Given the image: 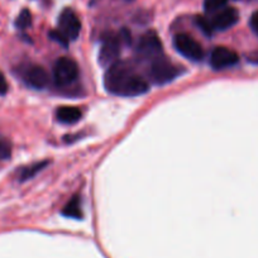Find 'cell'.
I'll return each mask as SVG.
<instances>
[{
	"label": "cell",
	"instance_id": "6da1fadb",
	"mask_svg": "<svg viewBox=\"0 0 258 258\" xmlns=\"http://www.w3.org/2000/svg\"><path fill=\"white\" fill-rule=\"evenodd\" d=\"M104 86L113 95L123 98L143 95L148 91V84L133 69L124 62H115L104 75Z\"/></svg>",
	"mask_w": 258,
	"mask_h": 258
},
{
	"label": "cell",
	"instance_id": "e0dca14e",
	"mask_svg": "<svg viewBox=\"0 0 258 258\" xmlns=\"http://www.w3.org/2000/svg\"><path fill=\"white\" fill-rule=\"evenodd\" d=\"M195 21H197L198 27H199V28L202 29L205 34L210 36V34L213 33V31H214V29H213L210 21H208V19L204 18V17H197V19H195Z\"/></svg>",
	"mask_w": 258,
	"mask_h": 258
},
{
	"label": "cell",
	"instance_id": "ba28073f",
	"mask_svg": "<svg viewBox=\"0 0 258 258\" xmlns=\"http://www.w3.org/2000/svg\"><path fill=\"white\" fill-rule=\"evenodd\" d=\"M58 31L69 41H75V39L79 38L81 32V22L73 9H64L59 14Z\"/></svg>",
	"mask_w": 258,
	"mask_h": 258
},
{
	"label": "cell",
	"instance_id": "8992f818",
	"mask_svg": "<svg viewBox=\"0 0 258 258\" xmlns=\"http://www.w3.org/2000/svg\"><path fill=\"white\" fill-rule=\"evenodd\" d=\"M18 73L24 84L36 90H42L48 84V74L39 64H23L19 68Z\"/></svg>",
	"mask_w": 258,
	"mask_h": 258
},
{
	"label": "cell",
	"instance_id": "ac0fdd59",
	"mask_svg": "<svg viewBox=\"0 0 258 258\" xmlns=\"http://www.w3.org/2000/svg\"><path fill=\"white\" fill-rule=\"evenodd\" d=\"M49 37H51V39H53L54 42H57V43H59L63 47H68L69 43H70V41H69V39L66 38V37H64L58 29H57V31L49 32Z\"/></svg>",
	"mask_w": 258,
	"mask_h": 258
},
{
	"label": "cell",
	"instance_id": "4fadbf2b",
	"mask_svg": "<svg viewBox=\"0 0 258 258\" xmlns=\"http://www.w3.org/2000/svg\"><path fill=\"white\" fill-rule=\"evenodd\" d=\"M44 166H47V162L46 161H42V162H37V163H33V165H29V166H26V167L21 168V170H19L18 180L21 181V182L29 180V178H32L33 176H36L37 173L44 167Z\"/></svg>",
	"mask_w": 258,
	"mask_h": 258
},
{
	"label": "cell",
	"instance_id": "ffe728a7",
	"mask_svg": "<svg viewBox=\"0 0 258 258\" xmlns=\"http://www.w3.org/2000/svg\"><path fill=\"white\" fill-rule=\"evenodd\" d=\"M7 91H8V83H7L3 74L0 73V96L6 95Z\"/></svg>",
	"mask_w": 258,
	"mask_h": 258
},
{
	"label": "cell",
	"instance_id": "5b68a950",
	"mask_svg": "<svg viewBox=\"0 0 258 258\" xmlns=\"http://www.w3.org/2000/svg\"><path fill=\"white\" fill-rule=\"evenodd\" d=\"M173 46L178 53L182 54L185 58L190 59V61L199 62L205 56L202 44L186 33L176 34L175 38H173Z\"/></svg>",
	"mask_w": 258,
	"mask_h": 258
},
{
	"label": "cell",
	"instance_id": "7a4b0ae2",
	"mask_svg": "<svg viewBox=\"0 0 258 258\" xmlns=\"http://www.w3.org/2000/svg\"><path fill=\"white\" fill-rule=\"evenodd\" d=\"M129 34L124 32L123 34L108 33L103 38L100 52H99V62L104 68H110L111 64L118 62L119 56L121 52V42H128Z\"/></svg>",
	"mask_w": 258,
	"mask_h": 258
},
{
	"label": "cell",
	"instance_id": "277c9868",
	"mask_svg": "<svg viewBox=\"0 0 258 258\" xmlns=\"http://www.w3.org/2000/svg\"><path fill=\"white\" fill-rule=\"evenodd\" d=\"M79 76V66L73 58L61 57L54 62L53 80L58 86H69L75 83Z\"/></svg>",
	"mask_w": 258,
	"mask_h": 258
},
{
	"label": "cell",
	"instance_id": "2e32d148",
	"mask_svg": "<svg viewBox=\"0 0 258 258\" xmlns=\"http://www.w3.org/2000/svg\"><path fill=\"white\" fill-rule=\"evenodd\" d=\"M12 156V143L7 138L0 137V161L9 160Z\"/></svg>",
	"mask_w": 258,
	"mask_h": 258
},
{
	"label": "cell",
	"instance_id": "30bf717a",
	"mask_svg": "<svg viewBox=\"0 0 258 258\" xmlns=\"http://www.w3.org/2000/svg\"><path fill=\"white\" fill-rule=\"evenodd\" d=\"M239 19V13L235 8H223L210 21L214 31H227L235 26Z\"/></svg>",
	"mask_w": 258,
	"mask_h": 258
},
{
	"label": "cell",
	"instance_id": "7c38bea8",
	"mask_svg": "<svg viewBox=\"0 0 258 258\" xmlns=\"http://www.w3.org/2000/svg\"><path fill=\"white\" fill-rule=\"evenodd\" d=\"M62 215H64V217H68V218H73V219H81V218H83L81 202H80V198H79L78 195L71 198L70 202L64 205V208L62 209Z\"/></svg>",
	"mask_w": 258,
	"mask_h": 258
},
{
	"label": "cell",
	"instance_id": "d6986e66",
	"mask_svg": "<svg viewBox=\"0 0 258 258\" xmlns=\"http://www.w3.org/2000/svg\"><path fill=\"white\" fill-rule=\"evenodd\" d=\"M249 24H250V28H252V31L254 32L255 36L258 37V12H255V13L252 14Z\"/></svg>",
	"mask_w": 258,
	"mask_h": 258
},
{
	"label": "cell",
	"instance_id": "8fae6325",
	"mask_svg": "<svg viewBox=\"0 0 258 258\" xmlns=\"http://www.w3.org/2000/svg\"><path fill=\"white\" fill-rule=\"evenodd\" d=\"M57 120L62 124L78 123L83 116V111L76 106H61L56 113Z\"/></svg>",
	"mask_w": 258,
	"mask_h": 258
},
{
	"label": "cell",
	"instance_id": "9a60e30c",
	"mask_svg": "<svg viewBox=\"0 0 258 258\" xmlns=\"http://www.w3.org/2000/svg\"><path fill=\"white\" fill-rule=\"evenodd\" d=\"M228 0H204V9L208 13H215L224 8Z\"/></svg>",
	"mask_w": 258,
	"mask_h": 258
},
{
	"label": "cell",
	"instance_id": "3957f363",
	"mask_svg": "<svg viewBox=\"0 0 258 258\" xmlns=\"http://www.w3.org/2000/svg\"><path fill=\"white\" fill-rule=\"evenodd\" d=\"M180 74V68L163 57L160 56L151 61L150 78L157 85H163L173 81Z\"/></svg>",
	"mask_w": 258,
	"mask_h": 258
},
{
	"label": "cell",
	"instance_id": "52a82bcc",
	"mask_svg": "<svg viewBox=\"0 0 258 258\" xmlns=\"http://www.w3.org/2000/svg\"><path fill=\"white\" fill-rule=\"evenodd\" d=\"M162 53V43L160 37L153 31L147 32L141 37L137 46V56L141 59H155Z\"/></svg>",
	"mask_w": 258,
	"mask_h": 258
},
{
	"label": "cell",
	"instance_id": "5bb4252c",
	"mask_svg": "<svg viewBox=\"0 0 258 258\" xmlns=\"http://www.w3.org/2000/svg\"><path fill=\"white\" fill-rule=\"evenodd\" d=\"M32 24V14L28 9H23L16 19V27L18 29H27Z\"/></svg>",
	"mask_w": 258,
	"mask_h": 258
},
{
	"label": "cell",
	"instance_id": "9c48e42d",
	"mask_svg": "<svg viewBox=\"0 0 258 258\" xmlns=\"http://www.w3.org/2000/svg\"><path fill=\"white\" fill-rule=\"evenodd\" d=\"M239 61V56L233 49L227 47H215L210 54V66L214 70H225L232 68Z\"/></svg>",
	"mask_w": 258,
	"mask_h": 258
}]
</instances>
